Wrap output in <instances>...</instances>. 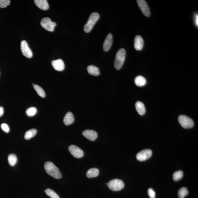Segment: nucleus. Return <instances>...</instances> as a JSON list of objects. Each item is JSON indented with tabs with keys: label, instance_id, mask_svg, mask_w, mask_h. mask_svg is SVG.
<instances>
[{
	"label": "nucleus",
	"instance_id": "f257e3e1",
	"mask_svg": "<svg viewBox=\"0 0 198 198\" xmlns=\"http://www.w3.org/2000/svg\"><path fill=\"white\" fill-rule=\"evenodd\" d=\"M44 167L45 171L50 176L55 179L61 178L62 177V175L58 168L52 162H45Z\"/></svg>",
	"mask_w": 198,
	"mask_h": 198
},
{
	"label": "nucleus",
	"instance_id": "f03ea898",
	"mask_svg": "<svg viewBox=\"0 0 198 198\" xmlns=\"http://www.w3.org/2000/svg\"><path fill=\"white\" fill-rule=\"evenodd\" d=\"M126 51L123 48L120 49L116 55L114 62V66L116 69L119 70L122 67L125 61Z\"/></svg>",
	"mask_w": 198,
	"mask_h": 198
},
{
	"label": "nucleus",
	"instance_id": "7ed1b4c3",
	"mask_svg": "<svg viewBox=\"0 0 198 198\" xmlns=\"http://www.w3.org/2000/svg\"><path fill=\"white\" fill-rule=\"evenodd\" d=\"M99 18V14L97 12H94L91 14L86 24L84 26V31L86 33L90 32Z\"/></svg>",
	"mask_w": 198,
	"mask_h": 198
},
{
	"label": "nucleus",
	"instance_id": "20e7f679",
	"mask_svg": "<svg viewBox=\"0 0 198 198\" xmlns=\"http://www.w3.org/2000/svg\"><path fill=\"white\" fill-rule=\"evenodd\" d=\"M178 122L182 127L185 129L191 128L194 126V122L190 117L184 115H180Z\"/></svg>",
	"mask_w": 198,
	"mask_h": 198
},
{
	"label": "nucleus",
	"instance_id": "39448f33",
	"mask_svg": "<svg viewBox=\"0 0 198 198\" xmlns=\"http://www.w3.org/2000/svg\"><path fill=\"white\" fill-rule=\"evenodd\" d=\"M108 185L110 190L114 191L122 190L124 186L123 182L121 180L117 179L110 180L108 183Z\"/></svg>",
	"mask_w": 198,
	"mask_h": 198
},
{
	"label": "nucleus",
	"instance_id": "423d86ee",
	"mask_svg": "<svg viewBox=\"0 0 198 198\" xmlns=\"http://www.w3.org/2000/svg\"><path fill=\"white\" fill-rule=\"evenodd\" d=\"M41 24L44 29L50 32L54 31V28L56 25V23L55 22H52L49 17H45L42 19Z\"/></svg>",
	"mask_w": 198,
	"mask_h": 198
},
{
	"label": "nucleus",
	"instance_id": "0eeeda50",
	"mask_svg": "<svg viewBox=\"0 0 198 198\" xmlns=\"http://www.w3.org/2000/svg\"><path fill=\"white\" fill-rule=\"evenodd\" d=\"M152 154V150L149 149H145L142 150L136 155V157L138 160L144 161L151 157Z\"/></svg>",
	"mask_w": 198,
	"mask_h": 198
},
{
	"label": "nucleus",
	"instance_id": "6e6552de",
	"mask_svg": "<svg viewBox=\"0 0 198 198\" xmlns=\"http://www.w3.org/2000/svg\"><path fill=\"white\" fill-rule=\"evenodd\" d=\"M21 49L23 55L24 56L28 58H31L32 57V52L28 45L27 42L25 40L21 42Z\"/></svg>",
	"mask_w": 198,
	"mask_h": 198
},
{
	"label": "nucleus",
	"instance_id": "1a4fd4ad",
	"mask_svg": "<svg viewBox=\"0 0 198 198\" xmlns=\"http://www.w3.org/2000/svg\"><path fill=\"white\" fill-rule=\"evenodd\" d=\"M136 1L138 6L143 15L147 17H149L150 15V8L146 1L144 0H137Z\"/></svg>",
	"mask_w": 198,
	"mask_h": 198
},
{
	"label": "nucleus",
	"instance_id": "9d476101",
	"mask_svg": "<svg viewBox=\"0 0 198 198\" xmlns=\"http://www.w3.org/2000/svg\"><path fill=\"white\" fill-rule=\"evenodd\" d=\"M68 149L70 153L75 157L80 158L83 156L84 152L79 147L74 145H70Z\"/></svg>",
	"mask_w": 198,
	"mask_h": 198
},
{
	"label": "nucleus",
	"instance_id": "9b49d317",
	"mask_svg": "<svg viewBox=\"0 0 198 198\" xmlns=\"http://www.w3.org/2000/svg\"><path fill=\"white\" fill-rule=\"evenodd\" d=\"M83 135L85 137L91 141H95L98 137L97 132L94 130H90V129H87V130L83 131Z\"/></svg>",
	"mask_w": 198,
	"mask_h": 198
},
{
	"label": "nucleus",
	"instance_id": "f8f14e48",
	"mask_svg": "<svg viewBox=\"0 0 198 198\" xmlns=\"http://www.w3.org/2000/svg\"><path fill=\"white\" fill-rule=\"evenodd\" d=\"M113 43V36L111 34H109L107 36L103 44V50L105 52H108L109 50Z\"/></svg>",
	"mask_w": 198,
	"mask_h": 198
},
{
	"label": "nucleus",
	"instance_id": "ddd939ff",
	"mask_svg": "<svg viewBox=\"0 0 198 198\" xmlns=\"http://www.w3.org/2000/svg\"><path fill=\"white\" fill-rule=\"evenodd\" d=\"M52 64L54 69L57 71H62L64 69L65 64L62 59H59L53 60Z\"/></svg>",
	"mask_w": 198,
	"mask_h": 198
},
{
	"label": "nucleus",
	"instance_id": "4468645a",
	"mask_svg": "<svg viewBox=\"0 0 198 198\" xmlns=\"http://www.w3.org/2000/svg\"><path fill=\"white\" fill-rule=\"evenodd\" d=\"M144 42L141 36L137 35L134 39V46L136 50H141L143 48Z\"/></svg>",
	"mask_w": 198,
	"mask_h": 198
},
{
	"label": "nucleus",
	"instance_id": "2eb2a0df",
	"mask_svg": "<svg viewBox=\"0 0 198 198\" xmlns=\"http://www.w3.org/2000/svg\"><path fill=\"white\" fill-rule=\"evenodd\" d=\"M36 6L41 10H46L49 8V5L46 0H35Z\"/></svg>",
	"mask_w": 198,
	"mask_h": 198
},
{
	"label": "nucleus",
	"instance_id": "dca6fc26",
	"mask_svg": "<svg viewBox=\"0 0 198 198\" xmlns=\"http://www.w3.org/2000/svg\"><path fill=\"white\" fill-rule=\"evenodd\" d=\"M74 120V117L73 114L71 112H68L65 116L63 121L65 125L68 126L72 124Z\"/></svg>",
	"mask_w": 198,
	"mask_h": 198
},
{
	"label": "nucleus",
	"instance_id": "f3484780",
	"mask_svg": "<svg viewBox=\"0 0 198 198\" xmlns=\"http://www.w3.org/2000/svg\"><path fill=\"white\" fill-rule=\"evenodd\" d=\"M136 110L140 115H144L146 112V109L145 105L141 101H137L136 104Z\"/></svg>",
	"mask_w": 198,
	"mask_h": 198
},
{
	"label": "nucleus",
	"instance_id": "a211bd4d",
	"mask_svg": "<svg viewBox=\"0 0 198 198\" xmlns=\"http://www.w3.org/2000/svg\"><path fill=\"white\" fill-rule=\"evenodd\" d=\"M88 73L93 76H98L100 74V71L99 68L93 65H90L87 68Z\"/></svg>",
	"mask_w": 198,
	"mask_h": 198
},
{
	"label": "nucleus",
	"instance_id": "6ab92c4d",
	"mask_svg": "<svg viewBox=\"0 0 198 198\" xmlns=\"http://www.w3.org/2000/svg\"><path fill=\"white\" fill-rule=\"evenodd\" d=\"M135 83L138 87H143L146 85V80L144 77L138 76L135 79Z\"/></svg>",
	"mask_w": 198,
	"mask_h": 198
},
{
	"label": "nucleus",
	"instance_id": "aec40b11",
	"mask_svg": "<svg viewBox=\"0 0 198 198\" xmlns=\"http://www.w3.org/2000/svg\"><path fill=\"white\" fill-rule=\"evenodd\" d=\"M99 174V169L97 168H92L89 169L86 173V176L89 178L96 177Z\"/></svg>",
	"mask_w": 198,
	"mask_h": 198
},
{
	"label": "nucleus",
	"instance_id": "412c9836",
	"mask_svg": "<svg viewBox=\"0 0 198 198\" xmlns=\"http://www.w3.org/2000/svg\"><path fill=\"white\" fill-rule=\"evenodd\" d=\"M37 131L36 129H32L26 132L24 136V138L27 140L31 139L36 135Z\"/></svg>",
	"mask_w": 198,
	"mask_h": 198
},
{
	"label": "nucleus",
	"instance_id": "4be33fe9",
	"mask_svg": "<svg viewBox=\"0 0 198 198\" xmlns=\"http://www.w3.org/2000/svg\"><path fill=\"white\" fill-rule=\"evenodd\" d=\"M8 161L10 166H13L16 164L17 158L15 154H11L8 156Z\"/></svg>",
	"mask_w": 198,
	"mask_h": 198
},
{
	"label": "nucleus",
	"instance_id": "5701e85b",
	"mask_svg": "<svg viewBox=\"0 0 198 198\" xmlns=\"http://www.w3.org/2000/svg\"><path fill=\"white\" fill-rule=\"evenodd\" d=\"M188 190L186 187H181L178 192V196L180 198H184L188 194Z\"/></svg>",
	"mask_w": 198,
	"mask_h": 198
},
{
	"label": "nucleus",
	"instance_id": "b1692460",
	"mask_svg": "<svg viewBox=\"0 0 198 198\" xmlns=\"http://www.w3.org/2000/svg\"><path fill=\"white\" fill-rule=\"evenodd\" d=\"M34 88L35 90L38 95L42 98H45V91L41 87L38 85H34Z\"/></svg>",
	"mask_w": 198,
	"mask_h": 198
},
{
	"label": "nucleus",
	"instance_id": "393cba45",
	"mask_svg": "<svg viewBox=\"0 0 198 198\" xmlns=\"http://www.w3.org/2000/svg\"><path fill=\"white\" fill-rule=\"evenodd\" d=\"M45 192L47 196L51 198H59L58 194L51 189H47Z\"/></svg>",
	"mask_w": 198,
	"mask_h": 198
},
{
	"label": "nucleus",
	"instance_id": "a878e982",
	"mask_svg": "<svg viewBox=\"0 0 198 198\" xmlns=\"http://www.w3.org/2000/svg\"><path fill=\"white\" fill-rule=\"evenodd\" d=\"M183 171H178L176 172L173 175V179L175 181H178V180L181 179L183 177Z\"/></svg>",
	"mask_w": 198,
	"mask_h": 198
},
{
	"label": "nucleus",
	"instance_id": "bb28decb",
	"mask_svg": "<svg viewBox=\"0 0 198 198\" xmlns=\"http://www.w3.org/2000/svg\"><path fill=\"white\" fill-rule=\"evenodd\" d=\"M36 108L34 107L28 108V109L26 110V114H27V115L29 117L34 116L36 114Z\"/></svg>",
	"mask_w": 198,
	"mask_h": 198
},
{
	"label": "nucleus",
	"instance_id": "cd10ccee",
	"mask_svg": "<svg viewBox=\"0 0 198 198\" xmlns=\"http://www.w3.org/2000/svg\"><path fill=\"white\" fill-rule=\"evenodd\" d=\"M10 1L9 0H0V8H4L10 4Z\"/></svg>",
	"mask_w": 198,
	"mask_h": 198
},
{
	"label": "nucleus",
	"instance_id": "c85d7f7f",
	"mask_svg": "<svg viewBox=\"0 0 198 198\" xmlns=\"http://www.w3.org/2000/svg\"><path fill=\"white\" fill-rule=\"evenodd\" d=\"M148 193L149 197L150 198H155L156 193L153 189L149 188L148 191Z\"/></svg>",
	"mask_w": 198,
	"mask_h": 198
},
{
	"label": "nucleus",
	"instance_id": "c756f323",
	"mask_svg": "<svg viewBox=\"0 0 198 198\" xmlns=\"http://www.w3.org/2000/svg\"><path fill=\"white\" fill-rule=\"evenodd\" d=\"M1 127L2 130L4 131L5 132L8 133L9 132V127L6 124L3 123L2 124Z\"/></svg>",
	"mask_w": 198,
	"mask_h": 198
},
{
	"label": "nucleus",
	"instance_id": "7c9ffc66",
	"mask_svg": "<svg viewBox=\"0 0 198 198\" xmlns=\"http://www.w3.org/2000/svg\"><path fill=\"white\" fill-rule=\"evenodd\" d=\"M195 22L196 26H198V15L197 14H196L195 15Z\"/></svg>",
	"mask_w": 198,
	"mask_h": 198
},
{
	"label": "nucleus",
	"instance_id": "2f4dec72",
	"mask_svg": "<svg viewBox=\"0 0 198 198\" xmlns=\"http://www.w3.org/2000/svg\"><path fill=\"white\" fill-rule=\"evenodd\" d=\"M4 113V109L2 106H0V117L2 116Z\"/></svg>",
	"mask_w": 198,
	"mask_h": 198
}]
</instances>
